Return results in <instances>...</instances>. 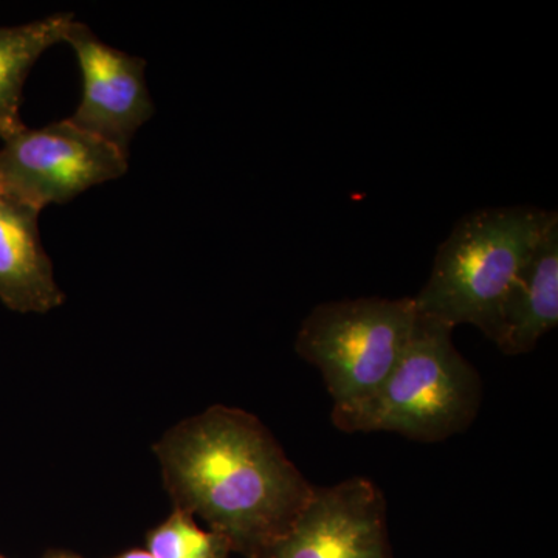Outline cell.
<instances>
[{
	"mask_svg": "<svg viewBox=\"0 0 558 558\" xmlns=\"http://www.w3.org/2000/svg\"><path fill=\"white\" fill-rule=\"evenodd\" d=\"M175 509L253 557L284 535L315 486L247 411L226 405L180 422L154 447Z\"/></svg>",
	"mask_w": 558,
	"mask_h": 558,
	"instance_id": "cell-1",
	"label": "cell"
},
{
	"mask_svg": "<svg viewBox=\"0 0 558 558\" xmlns=\"http://www.w3.org/2000/svg\"><path fill=\"white\" fill-rule=\"evenodd\" d=\"M548 216L535 207L464 216L439 245L427 284L413 296L418 314L450 329L476 326L492 340L506 293Z\"/></svg>",
	"mask_w": 558,
	"mask_h": 558,
	"instance_id": "cell-2",
	"label": "cell"
},
{
	"mask_svg": "<svg viewBox=\"0 0 558 558\" xmlns=\"http://www.w3.org/2000/svg\"><path fill=\"white\" fill-rule=\"evenodd\" d=\"M453 329L418 314L417 328L379 391L332 424L343 433H398L422 444L468 432L478 417L483 380L454 347Z\"/></svg>",
	"mask_w": 558,
	"mask_h": 558,
	"instance_id": "cell-3",
	"label": "cell"
},
{
	"mask_svg": "<svg viewBox=\"0 0 558 558\" xmlns=\"http://www.w3.org/2000/svg\"><path fill=\"white\" fill-rule=\"evenodd\" d=\"M411 299L330 301L301 323L295 349L322 373L330 418L347 416L379 391L417 328Z\"/></svg>",
	"mask_w": 558,
	"mask_h": 558,
	"instance_id": "cell-4",
	"label": "cell"
},
{
	"mask_svg": "<svg viewBox=\"0 0 558 558\" xmlns=\"http://www.w3.org/2000/svg\"><path fill=\"white\" fill-rule=\"evenodd\" d=\"M128 157L69 119L25 126L0 146V185L43 211L126 174Z\"/></svg>",
	"mask_w": 558,
	"mask_h": 558,
	"instance_id": "cell-5",
	"label": "cell"
},
{
	"mask_svg": "<svg viewBox=\"0 0 558 558\" xmlns=\"http://www.w3.org/2000/svg\"><path fill=\"white\" fill-rule=\"evenodd\" d=\"M250 558H395L384 492L362 476L315 487L289 531Z\"/></svg>",
	"mask_w": 558,
	"mask_h": 558,
	"instance_id": "cell-6",
	"label": "cell"
},
{
	"mask_svg": "<svg viewBox=\"0 0 558 558\" xmlns=\"http://www.w3.org/2000/svg\"><path fill=\"white\" fill-rule=\"evenodd\" d=\"M64 43L75 51L83 78L78 108L69 120L130 156L135 132L156 112L146 84V61L113 49L76 20Z\"/></svg>",
	"mask_w": 558,
	"mask_h": 558,
	"instance_id": "cell-7",
	"label": "cell"
},
{
	"mask_svg": "<svg viewBox=\"0 0 558 558\" xmlns=\"http://www.w3.org/2000/svg\"><path fill=\"white\" fill-rule=\"evenodd\" d=\"M39 215L0 185V301L21 314H46L65 299L40 240Z\"/></svg>",
	"mask_w": 558,
	"mask_h": 558,
	"instance_id": "cell-8",
	"label": "cell"
},
{
	"mask_svg": "<svg viewBox=\"0 0 558 558\" xmlns=\"http://www.w3.org/2000/svg\"><path fill=\"white\" fill-rule=\"evenodd\" d=\"M557 325L558 215L549 211L537 242L506 293L492 341L505 355H524Z\"/></svg>",
	"mask_w": 558,
	"mask_h": 558,
	"instance_id": "cell-9",
	"label": "cell"
},
{
	"mask_svg": "<svg viewBox=\"0 0 558 558\" xmlns=\"http://www.w3.org/2000/svg\"><path fill=\"white\" fill-rule=\"evenodd\" d=\"M73 21V14L60 13L17 27H0V142L25 128L21 120L25 81L50 47L64 43Z\"/></svg>",
	"mask_w": 558,
	"mask_h": 558,
	"instance_id": "cell-10",
	"label": "cell"
},
{
	"mask_svg": "<svg viewBox=\"0 0 558 558\" xmlns=\"http://www.w3.org/2000/svg\"><path fill=\"white\" fill-rule=\"evenodd\" d=\"M148 553L156 558H227L229 542L197 526L193 515L174 509L170 519L148 535Z\"/></svg>",
	"mask_w": 558,
	"mask_h": 558,
	"instance_id": "cell-11",
	"label": "cell"
},
{
	"mask_svg": "<svg viewBox=\"0 0 558 558\" xmlns=\"http://www.w3.org/2000/svg\"><path fill=\"white\" fill-rule=\"evenodd\" d=\"M113 558H156L153 554H149L148 550L143 549H132L128 550V553L120 554V556Z\"/></svg>",
	"mask_w": 558,
	"mask_h": 558,
	"instance_id": "cell-12",
	"label": "cell"
},
{
	"mask_svg": "<svg viewBox=\"0 0 558 558\" xmlns=\"http://www.w3.org/2000/svg\"><path fill=\"white\" fill-rule=\"evenodd\" d=\"M44 558H80V557L73 556V554H69V553H50V554H47V556Z\"/></svg>",
	"mask_w": 558,
	"mask_h": 558,
	"instance_id": "cell-13",
	"label": "cell"
},
{
	"mask_svg": "<svg viewBox=\"0 0 558 558\" xmlns=\"http://www.w3.org/2000/svg\"><path fill=\"white\" fill-rule=\"evenodd\" d=\"M0 558H3V557H0Z\"/></svg>",
	"mask_w": 558,
	"mask_h": 558,
	"instance_id": "cell-14",
	"label": "cell"
}]
</instances>
